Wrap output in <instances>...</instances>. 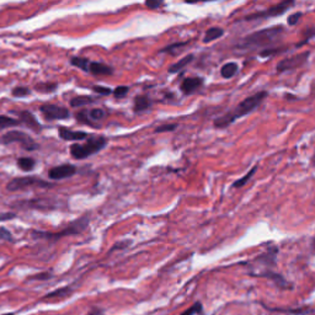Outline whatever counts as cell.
<instances>
[{"label":"cell","mask_w":315,"mask_h":315,"mask_svg":"<svg viewBox=\"0 0 315 315\" xmlns=\"http://www.w3.org/2000/svg\"><path fill=\"white\" fill-rule=\"evenodd\" d=\"M128 91H129L128 87H117L116 89L112 91V94L116 99H122V98H125L126 95H127Z\"/></svg>","instance_id":"cell-29"},{"label":"cell","mask_w":315,"mask_h":315,"mask_svg":"<svg viewBox=\"0 0 315 315\" xmlns=\"http://www.w3.org/2000/svg\"><path fill=\"white\" fill-rule=\"evenodd\" d=\"M187 43H188V42H178V43H174V45H170V46L164 47V48L161 49V52H164V53H170V54H173V52L175 51L176 48H180V47L186 46Z\"/></svg>","instance_id":"cell-31"},{"label":"cell","mask_w":315,"mask_h":315,"mask_svg":"<svg viewBox=\"0 0 315 315\" xmlns=\"http://www.w3.org/2000/svg\"><path fill=\"white\" fill-rule=\"evenodd\" d=\"M76 174V167L72 164H63V165L52 167L48 171V178L52 180H62V179L72 178Z\"/></svg>","instance_id":"cell-10"},{"label":"cell","mask_w":315,"mask_h":315,"mask_svg":"<svg viewBox=\"0 0 315 315\" xmlns=\"http://www.w3.org/2000/svg\"><path fill=\"white\" fill-rule=\"evenodd\" d=\"M0 143L5 144H13L19 143L23 149L26 150H36L38 148V144L28 134L23 133L21 131H10L5 133L0 138Z\"/></svg>","instance_id":"cell-5"},{"label":"cell","mask_w":315,"mask_h":315,"mask_svg":"<svg viewBox=\"0 0 315 315\" xmlns=\"http://www.w3.org/2000/svg\"><path fill=\"white\" fill-rule=\"evenodd\" d=\"M164 3L160 2V0H148V2H146V7L152 9V10H157Z\"/></svg>","instance_id":"cell-33"},{"label":"cell","mask_w":315,"mask_h":315,"mask_svg":"<svg viewBox=\"0 0 315 315\" xmlns=\"http://www.w3.org/2000/svg\"><path fill=\"white\" fill-rule=\"evenodd\" d=\"M70 63L73 64V66L80 68V69L85 70V72H88V69H89V63L90 61L87 60V58H80V57H73L72 60H70Z\"/></svg>","instance_id":"cell-25"},{"label":"cell","mask_w":315,"mask_h":315,"mask_svg":"<svg viewBox=\"0 0 315 315\" xmlns=\"http://www.w3.org/2000/svg\"><path fill=\"white\" fill-rule=\"evenodd\" d=\"M224 35V30L220 27H211L206 31L205 37H203V42L210 43L212 41H216L217 38L222 37Z\"/></svg>","instance_id":"cell-18"},{"label":"cell","mask_w":315,"mask_h":315,"mask_svg":"<svg viewBox=\"0 0 315 315\" xmlns=\"http://www.w3.org/2000/svg\"><path fill=\"white\" fill-rule=\"evenodd\" d=\"M16 216L14 213H0V222H7V220H10V219H14Z\"/></svg>","instance_id":"cell-37"},{"label":"cell","mask_w":315,"mask_h":315,"mask_svg":"<svg viewBox=\"0 0 315 315\" xmlns=\"http://www.w3.org/2000/svg\"><path fill=\"white\" fill-rule=\"evenodd\" d=\"M93 102H95V99L94 98L87 95H81L70 100V106H72V107H81V106L93 104Z\"/></svg>","instance_id":"cell-20"},{"label":"cell","mask_w":315,"mask_h":315,"mask_svg":"<svg viewBox=\"0 0 315 315\" xmlns=\"http://www.w3.org/2000/svg\"><path fill=\"white\" fill-rule=\"evenodd\" d=\"M202 310H203V307L201 303L196 302L192 307H190L187 310H185L181 315H197V314H201Z\"/></svg>","instance_id":"cell-27"},{"label":"cell","mask_w":315,"mask_h":315,"mask_svg":"<svg viewBox=\"0 0 315 315\" xmlns=\"http://www.w3.org/2000/svg\"><path fill=\"white\" fill-rule=\"evenodd\" d=\"M269 93L267 91H259L255 93L254 95L248 96L245 100L238 104L234 107V110L228 111V112L219 116L218 119L214 120L213 125L216 128H226L228 126H231L232 123H234L238 119L246 116V114L251 113L252 111H255L259 107V105L267 98Z\"/></svg>","instance_id":"cell-2"},{"label":"cell","mask_w":315,"mask_h":315,"mask_svg":"<svg viewBox=\"0 0 315 315\" xmlns=\"http://www.w3.org/2000/svg\"><path fill=\"white\" fill-rule=\"evenodd\" d=\"M279 51H281L279 48H267V49H265V51L260 52V55L261 57H270V55L277 54Z\"/></svg>","instance_id":"cell-36"},{"label":"cell","mask_w":315,"mask_h":315,"mask_svg":"<svg viewBox=\"0 0 315 315\" xmlns=\"http://www.w3.org/2000/svg\"><path fill=\"white\" fill-rule=\"evenodd\" d=\"M90 222V218L88 216H83L79 219L74 220L70 223L64 231L58 233H49V232H34L32 235L36 238H41V239H48V240H58L60 238L69 237V235H75L83 233L85 229L88 228Z\"/></svg>","instance_id":"cell-4"},{"label":"cell","mask_w":315,"mask_h":315,"mask_svg":"<svg viewBox=\"0 0 315 315\" xmlns=\"http://www.w3.org/2000/svg\"><path fill=\"white\" fill-rule=\"evenodd\" d=\"M93 90L95 91V93L100 94V95H110V94H112V90H111L110 88L100 87V85H95V87H93Z\"/></svg>","instance_id":"cell-32"},{"label":"cell","mask_w":315,"mask_h":315,"mask_svg":"<svg viewBox=\"0 0 315 315\" xmlns=\"http://www.w3.org/2000/svg\"><path fill=\"white\" fill-rule=\"evenodd\" d=\"M284 35L283 26H272L264 30L252 32L240 41L237 48L240 51H255V49L266 48L276 46L281 42Z\"/></svg>","instance_id":"cell-1"},{"label":"cell","mask_w":315,"mask_h":315,"mask_svg":"<svg viewBox=\"0 0 315 315\" xmlns=\"http://www.w3.org/2000/svg\"><path fill=\"white\" fill-rule=\"evenodd\" d=\"M294 7L293 0H285V2L278 3V4L273 5L267 9V10L263 11V13H255L251 15H248L244 17V20L250 21V20H259V19H266V17H276L283 15L284 13H287L291 8Z\"/></svg>","instance_id":"cell-7"},{"label":"cell","mask_w":315,"mask_h":315,"mask_svg":"<svg viewBox=\"0 0 315 315\" xmlns=\"http://www.w3.org/2000/svg\"><path fill=\"white\" fill-rule=\"evenodd\" d=\"M4 315H14V314H10V313H9V314H4Z\"/></svg>","instance_id":"cell-40"},{"label":"cell","mask_w":315,"mask_h":315,"mask_svg":"<svg viewBox=\"0 0 315 315\" xmlns=\"http://www.w3.org/2000/svg\"><path fill=\"white\" fill-rule=\"evenodd\" d=\"M36 165V161L32 158H20L17 160V166L22 170V171H31Z\"/></svg>","instance_id":"cell-21"},{"label":"cell","mask_w":315,"mask_h":315,"mask_svg":"<svg viewBox=\"0 0 315 315\" xmlns=\"http://www.w3.org/2000/svg\"><path fill=\"white\" fill-rule=\"evenodd\" d=\"M106 116V112L102 108H93L90 111H83L80 113H76V119L80 122H85L91 125V121H101Z\"/></svg>","instance_id":"cell-11"},{"label":"cell","mask_w":315,"mask_h":315,"mask_svg":"<svg viewBox=\"0 0 315 315\" xmlns=\"http://www.w3.org/2000/svg\"><path fill=\"white\" fill-rule=\"evenodd\" d=\"M20 121H21L22 123H25L27 127L34 129L35 132H40L41 128H42L41 127L40 122L36 120V117H35L31 112H28V111H22V112H20Z\"/></svg>","instance_id":"cell-15"},{"label":"cell","mask_w":315,"mask_h":315,"mask_svg":"<svg viewBox=\"0 0 315 315\" xmlns=\"http://www.w3.org/2000/svg\"><path fill=\"white\" fill-rule=\"evenodd\" d=\"M70 293H72V290H70L69 287L60 288V290H55V291H53L52 293L47 294V296L45 297V299L46 298H48V299H51V298H60V299H62V298H66V297L69 296Z\"/></svg>","instance_id":"cell-23"},{"label":"cell","mask_w":315,"mask_h":315,"mask_svg":"<svg viewBox=\"0 0 315 315\" xmlns=\"http://www.w3.org/2000/svg\"><path fill=\"white\" fill-rule=\"evenodd\" d=\"M309 55H310V52H303L298 53V54H294L290 58H284V60L279 61L277 63V69L278 73H284V72H290V70H294L297 68L304 66L307 63Z\"/></svg>","instance_id":"cell-8"},{"label":"cell","mask_w":315,"mask_h":315,"mask_svg":"<svg viewBox=\"0 0 315 315\" xmlns=\"http://www.w3.org/2000/svg\"><path fill=\"white\" fill-rule=\"evenodd\" d=\"M106 144H107V139L105 137H90L83 144H72L70 154H72L73 158L83 160V159L89 158L90 155L96 154L100 150L104 149Z\"/></svg>","instance_id":"cell-3"},{"label":"cell","mask_w":315,"mask_h":315,"mask_svg":"<svg viewBox=\"0 0 315 315\" xmlns=\"http://www.w3.org/2000/svg\"><path fill=\"white\" fill-rule=\"evenodd\" d=\"M193 58H195V55H193V54H187L186 57H184V58H182V60H180L179 62H176L175 64H173V66L169 68V73H178V72H180V70L184 69L185 67H187L188 64H190L191 62L193 61Z\"/></svg>","instance_id":"cell-19"},{"label":"cell","mask_w":315,"mask_h":315,"mask_svg":"<svg viewBox=\"0 0 315 315\" xmlns=\"http://www.w3.org/2000/svg\"><path fill=\"white\" fill-rule=\"evenodd\" d=\"M238 70H239V66H238L235 62H229V63H225L224 66L222 67V69H220V75H222L224 79H231L237 74Z\"/></svg>","instance_id":"cell-17"},{"label":"cell","mask_w":315,"mask_h":315,"mask_svg":"<svg viewBox=\"0 0 315 315\" xmlns=\"http://www.w3.org/2000/svg\"><path fill=\"white\" fill-rule=\"evenodd\" d=\"M28 94H30V89L23 87H17L13 90V96H15V98H22V96L28 95Z\"/></svg>","instance_id":"cell-30"},{"label":"cell","mask_w":315,"mask_h":315,"mask_svg":"<svg viewBox=\"0 0 315 315\" xmlns=\"http://www.w3.org/2000/svg\"><path fill=\"white\" fill-rule=\"evenodd\" d=\"M314 160H315V155H314Z\"/></svg>","instance_id":"cell-41"},{"label":"cell","mask_w":315,"mask_h":315,"mask_svg":"<svg viewBox=\"0 0 315 315\" xmlns=\"http://www.w3.org/2000/svg\"><path fill=\"white\" fill-rule=\"evenodd\" d=\"M88 72L94 75H111L113 73L112 68L101 62H90Z\"/></svg>","instance_id":"cell-14"},{"label":"cell","mask_w":315,"mask_h":315,"mask_svg":"<svg viewBox=\"0 0 315 315\" xmlns=\"http://www.w3.org/2000/svg\"><path fill=\"white\" fill-rule=\"evenodd\" d=\"M257 171V166H254L252 167L251 170H250V171L248 173V174H245V175L243 176V178H240L239 180H237L234 182V184H233V187H235V188H239V187H243V186H245L246 184H248V182L250 181V179L252 178V176L255 175V173Z\"/></svg>","instance_id":"cell-22"},{"label":"cell","mask_w":315,"mask_h":315,"mask_svg":"<svg viewBox=\"0 0 315 315\" xmlns=\"http://www.w3.org/2000/svg\"><path fill=\"white\" fill-rule=\"evenodd\" d=\"M300 17H302V13H294V14H292V15L288 17V20H287L288 25H291V26L297 25V23H298V21H299Z\"/></svg>","instance_id":"cell-35"},{"label":"cell","mask_w":315,"mask_h":315,"mask_svg":"<svg viewBox=\"0 0 315 315\" xmlns=\"http://www.w3.org/2000/svg\"><path fill=\"white\" fill-rule=\"evenodd\" d=\"M178 128V123H166V125L159 126L155 128V133H164V132H173Z\"/></svg>","instance_id":"cell-28"},{"label":"cell","mask_w":315,"mask_h":315,"mask_svg":"<svg viewBox=\"0 0 315 315\" xmlns=\"http://www.w3.org/2000/svg\"><path fill=\"white\" fill-rule=\"evenodd\" d=\"M35 89H36V91H38V93H45V94L53 93V91L57 89V84L55 83H40V84H36Z\"/></svg>","instance_id":"cell-24"},{"label":"cell","mask_w":315,"mask_h":315,"mask_svg":"<svg viewBox=\"0 0 315 315\" xmlns=\"http://www.w3.org/2000/svg\"><path fill=\"white\" fill-rule=\"evenodd\" d=\"M0 240L11 241V240H13V235H11V233L9 232L8 229L0 228Z\"/></svg>","instance_id":"cell-34"},{"label":"cell","mask_w":315,"mask_h":315,"mask_svg":"<svg viewBox=\"0 0 315 315\" xmlns=\"http://www.w3.org/2000/svg\"><path fill=\"white\" fill-rule=\"evenodd\" d=\"M88 315H101V313H100V310H93L90 314Z\"/></svg>","instance_id":"cell-39"},{"label":"cell","mask_w":315,"mask_h":315,"mask_svg":"<svg viewBox=\"0 0 315 315\" xmlns=\"http://www.w3.org/2000/svg\"><path fill=\"white\" fill-rule=\"evenodd\" d=\"M203 85V78L199 76H193V78H186L180 85V90L185 95H191L196 93Z\"/></svg>","instance_id":"cell-12"},{"label":"cell","mask_w":315,"mask_h":315,"mask_svg":"<svg viewBox=\"0 0 315 315\" xmlns=\"http://www.w3.org/2000/svg\"><path fill=\"white\" fill-rule=\"evenodd\" d=\"M40 111L47 121L67 120L69 117V111L58 105L45 104L40 106Z\"/></svg>","instance_id":"cell-9"},{"label":"cell","mask_w":315,"mask_h":315,"mask_svg":"<svg viewBox=\"0 0 315 315\" xmlns=\"http://www.w3.org/2000/svg\"><path fill=\"white\" fill-rule=\"evenodd\" d=\"M152 106V100H150L147 95H138L134 99V105H133V111L134 112L139 113L143 111H147Z\"/></svg>","instance_id":"cell-16"},{"label":"cell","mask_w":315,"mask_h":315,"mask_svg":"<svg viewBox=\"0 0 315 315\" xmlns=\"http://www.w3.org/2000/svg\"><path fill=\"white\" fill-rule=\"evenodd\" d=\"M53 185L51 182L41 180L37 176H26V178H16L13 179L8 184L7 188L9 191H19L23 190V188L28 187H40V188H48L52 187Z\"/></svg>","instance_id":"cell-6"},{"label":"cell","mask_w":315,"mask_h":315,"mask_svg":"<svg viewBox=\"0 0 315 315\" xmlns=\"http://www.w3.org/2000/svg\"><path fill=\"white\" fill-rule=\"evenodd\" d=\"M48 277H49V275H48V273H45V275H36V276H35V277H32V278L42 279V278H48Z\"/></svg>","instance_id":"cell-38"},{"label":"cell","mask_w":315,"mask_h":315,"mask_svg":"<svg viewBox=\"0 0 315 315\" xmlns=\"http://www.w3.org/2000/svg\"><path fill=\"white\" fill-rule=\"evenodd\" d=\"M19 125V121L15 119H11V117L8 116H0V131L4 128L13 127V126Z\"/></svg>","instance_id":"cell-26"},{"label":"cell","mask_w":315,"mask_h":315,"mask_svg":"<svg viewBox=\"0 0 315 315\" xmlns=\"http://www.w3.org/2000/svg\"><path fill=\"white\" fill-rule=\"evenodd\" d=\"M58 133H60V137L64 140H84L88 138V133L80 131H72V129L63 127L61 126L58 128Z\"/></svg>","instance_id":"cell-13"}]
</instances>
